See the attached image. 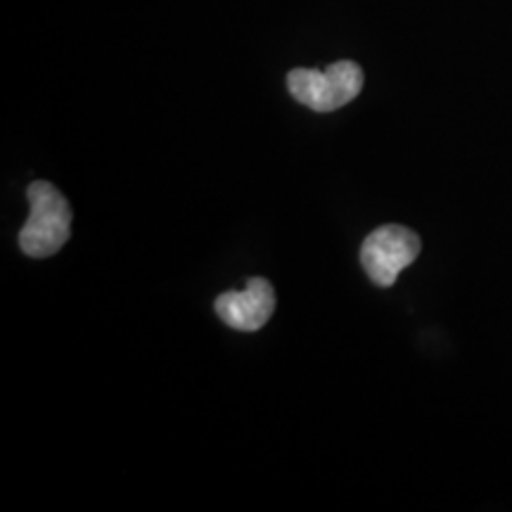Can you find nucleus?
<instances>
[{
	"label": "nucleus",
	"instance_id": "f257e3e1",
	"mask_svg": "<svg viewBox=\"0 0 512 512\" xmlns=\"http://www.w3.org/2000/svg\"><path fill=\"white\" fill-rule=\"evenodd\" d=\"M31 214L19 230V247L34 259H46L67 245L72 233V209L55 185L36 181L29 185Z\"/></svg>",
	"mask_w": 512,
	"mask_h": 512
},
{
	"label": "nucleus",
	"instance_id": "f03ea898",
	"mask_svg": "<svg viewBox=\"0 0 512 512\" xmlns=\"http://www.w3.org/2000/svg\"><path fill=\"white\" fill-rule=\"evenodd\" d=\"M287 88L313 112H332L358 98L363 91V69L349 60L330 64L323 72L294 69L287 74Z\"/></svg>",
	"mask_w": 512,
	"mask_h": 512
},
{
	"label": "nucleus",
	"instance_id": "7ed1b4c3",
	"mask_svg": "<svg viewBox=\"0 0 512 512\" xmlns=\"http://www.w3.org/2000/svg\"><path fill=\"white\" fill-rule=\"evenodd\" d=\"M420 254L418 233L406 226H382L373 230L361 247V264L368 278L380 287H392L399 273Z\"/></svg>",
	"mask_w": 512,
	"mask_h": 512
},
{
	"label": "nucleus",
	"instance_id": "20e7f679",
	"mask_svg": "<svg viewBox=\"0 0 512 512\" xmlns=\"http://www.w3.org/2000/svg\"><path fill=\"white\" fill-rule=\"evenodd\" d=\"M216 313L223 323L242 332H256L271 320L275 311V290L264 278H252L245 290L219 294Z\"/></svg>",
	"mask_w": 512,
	"mask_h": 512
}]
</instances>
